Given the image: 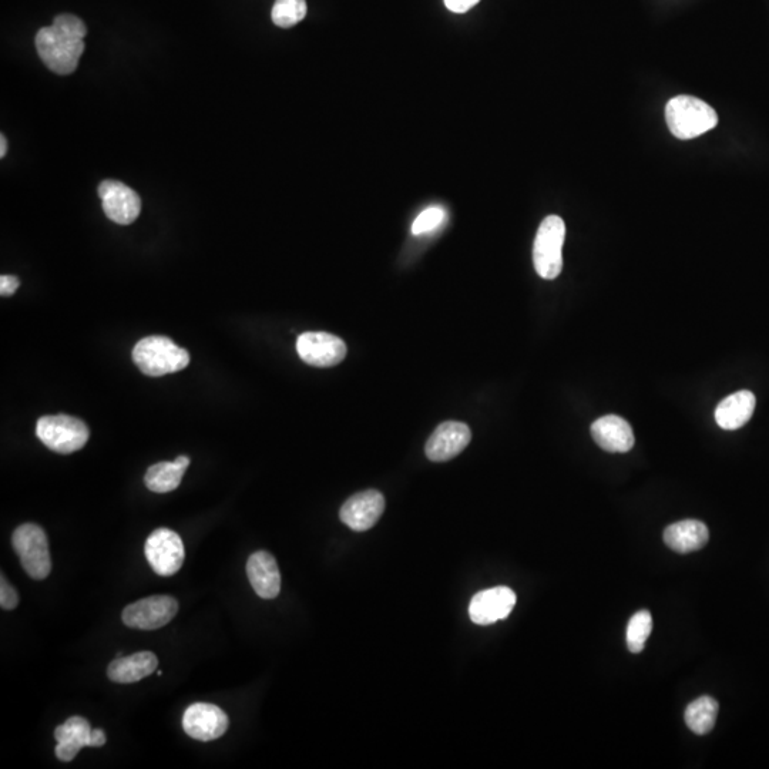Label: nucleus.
<instances>
[{"mask_svg":"<svg viewBox=\"0 0 769 769\" xmlns=\"http://www.w3.org/2000/svg\"><path fill=\"white\" fill-rule=\"evenodd\" d=\"M87 28L75 15L56 16L52 26L36 35V49L43 63L56 75H72L85 52Z\"/></svg>","mask_w":769,"mask_h":769,"instance_id":"obj_1","label":"nucleus"},{"mask_svg":"<svg viewBox=\"0 0 769 769\" xmlns=\"http://www.w3.org/2000/svg\"><path fill=\"white\" fill-rule=\"evenodd\" d=\"M666 120L670 132L681 140L695 139L713 130L718 116L710 104L693 96H677L667 103Z\"/></svg>","mask_w":769,"mask_h":769,"instance_id":"obj_2","label":"nucleus"},{"mask_svg":"<svg viewBox=\"0 0 769 769\" xmlns=\"http://www.w3.org/2000/svg\"><path fill=\"white\" fill-rule=\"evenodd\" d=\"M134 364L147 376H163L183 371L190 364L186 349L167 337L140 339L133 349Z\"/></svg>","mask_w":769,"mask_h":769,"instance_id":"obj_3","label":"nucleus"},{"mask_svg":"<svg viewBox=\"0 0 769 769\" xmlns=\"http://www.w3.org/2000/svg\"><path fill=\"white\" fill-rule=\"evenodd\" d=\"M566 224L559 216L544 218L537 230L533 245V263L537 274L544 280H554L563 270V245Z\"/></svg>","mask_w":769,"mask_h":769,"instance_id":"obj_4","label":"nucleus"},{"mask_svg":"<svg viewBox=\"0 0 769 769\" xmlns=\"http://www.w3.org/2000/svg\"><path fill=\"white\" fill-rule=\"evenodd\" d=\"M36 435L50 451L69 455L85 448L90 432L86 423L79 418L50 415L39 419Z\"/></svg>","mask_w":769,"mask_h":769,"instance_id":"obj_5","label":"nucleus"},{"mask_svg":"<svg viewBox=\"0 0 769 769\" xmlns=\"http://www.w3.org/2000/svg\"><path fill=\"white\" fill-rule=\"evenodd\" d=\"M12 543L28 576L33 580H45L52 572V557L45 530L35 523H25L13 533Z\"/></svg>","mask_w":769,"mask_h":769,"instance_id":"obj_6","label":"nucleus"},{"mask_svg":"<svg viewBox=\"0 0 769 769\" xmlns=\"http://www.w3.org/2000/svg\"><path fill=\"white\" fill-rule=\"evenodd\" d=\"M147 562L159 576L169 577L179 573L186 559L181 537L170 529L154 530L144 546Z\"/></svg>","mask_w":769,"mask_h":769,"instance_id":"obj_7","label":"nucleus"},{"mask_svg":"<svg viewBox=\"0 0 769 769\" xmlns=\"http://www.w3.org/2000/svg\"><path fill=\"white\" fill-rule=\"evenodd\" d=\"M179 613V601L171 596H151L129 604L123 610V623L130 629L159 630Z\"/></svg>","mask_w":769,"mask_h":769,"instance_id":"obj_8","label":"nucleus"},{"mask_svg":"<svg viewBox=\"0 0 769 769\" xmlns=\"http://www.w3.org/2000/svg\"><path fill=\"white\" fill-rule=\"evenodd\" d=\"M298 355L305 364L329 368L341 364L347 357V345L328 332H305L297 341Z\"/></svg>","mask_w":769,"mask_h":769,"instance_id":"obj_9","label":"nucleus"},{"mask_svg":"<svg viewBox=\"0 0 769 769\" xmlns=\"http://www.w3.org/2000/svg\"><path fill=\"white\" fill-rule=\"evenodd\" d=\"M104 214L113 223L129 226L140 216L141 200L139 194L126 184L116 180H104L99 186Z\"/></svg>","mask_w":769,"mask_h":769,"instance_id":"obj_10","label":"nucleus"},{"mask_svg":"<svg viewBox=\"0 0 769 769\" xmlns=\"http://www.w3.org/2000/svg\"><path fill=\"white\" fill-rule=\"evenodd\" d=\"M227 714L214 704L197 703L187 708L183 728L188 737L201 742L216 741L228 730Z\"/></svg>","mask_w":769,"mask_h":769,"instance_id":"obj_11","label":"nucleus"},{"mask_svg":"<svg viewBox=\"0 0 769 769\" xmlns=\"http://www.w3.org/2000/svg\"><path fill=\"white\" fill-rule=\"evenodd\" d=\"M385 512V498L379 490L369 489L349 498L341 507L342 523L354 532L372 529Z\"/></svg>","mask_w":769,"mask_h":769,"instance_id":"obj_12","label":"nucleus"},{"mask_svg":"<svg viewBox=\"0 0 769 769\" xmlns=\"http://www.w3.org/2000/svg\"><path fill=\"white\" fill-rule=\"evenodd\" d=\"M516 593L509 587L479 591L469 604V616L478 626H490L505 620L515 609Z\"/></svg>","mask_w":769,"mask_h":769,"instance_id":"obj_13","label":"nucleus"},{"mask_svg":"<svg viewBox=\"0 0 769 769\" xmlns=\"http://www.w3.org/2000/svg\"><path fill=\"white\" fill-rule=\"evenodd\" d=\"M470 439H472V432L466 423L443 422L426 442V456L432 462H448L465 451Z\"/></svg>","mask_w":769,"mask_h":769,"instance_id":"obj_14","label":"nucleus"},{"mask_svg":"<svg viewBox=\"0 0 769 769\" xmlns=\"http://www.w3.org/2000/svg\"><path fill=\"white\" fill-rule=\"evenodd\" d=\"M591 436L603 451L626 453L634 446V432L626 419L617 415H607L597 419L591 425Z\"/></svg>","mask_w":769,"mask_h":769,"instance_id":"obj_15","label":"nucleus"},{"mask_svg":"<svg viewBox=\"0 0 769 769\" xmlns=\"http://www.w3.org/2000/svg\"><path fill=\"white\" fill-rule=\"evenodd\" d=\"M247 576L255 593L261 599L271 600L280 594L281 573L277 560L271 553L257 552L251 554L247 562Z\"/></svg>","mask_w":769,"mask_h":769,"instance_id":"obj_16","label":"nucleus"},{"mask_svg":"<svg viewBox=\"0 0 769 769\" xmlns=\"http://www.w3.org/2000/svg\"><path fill=\"white\" fill-rule=\"evenodd\" d=\"M92 732L93 728L86 718L70 717L56 728V757L63 762L75 760L82 748L92 747Z\"/></svg>","mask_w":769,"mask_h":769,"instance_id":"obj_17","label":"nucleus"},{"mask_svg":"<svg viewBox=\"0 0 769 769\" xmlns=\"http://www.w3.org/2000/svg\"><path fill=\"white\" fill-rule=\"evenodd\" d=\"M757 399L750 391H738L727 396L715 409V421L724 431H737L754 415Z\"/></svg>","mask_w":769,"mask_h":769,"instance_id":"obj_18","label":"nucleus"},{"mask_svg":"<svg viewBox=\"0 0 769 769\" xmlns=\"http://www.w3.org/2000/svg\"><path fill=\"white\" fill-rule=\"evenodd\" d=\"M159 667L157 656L151 651H141L129 657L113 660L107 668V676L114 683L133 684L151 676Z\"/></svg>","mask_w":769,"mask_h":769,"instance_id":"obj_19","label":"nucleus"},{"mask_svg":"<svg viewBox=\"0 0 769 769\" xmlns=\"http://www.w3.org/2000/svg\"><path fill=\"white\" fill-rule=\"evenodd\" d=\"M710 539L708 527L698 520H683L664 530V542L674 552L687 554L703 549Z\"/></svg>","mask_w":769,"mask_h":769,"instance_id":"obj_20","label":"nucleus"},{"mask_svg":"<svg viewBox=\"0 0 769 769\" xmlns=\"http://www.w3.org/2000/svg\"><path fill=\"white\" fill-rule=\"evenodd\" d=\"M190 466V458L181 455L174 462H160L150 466L144 483L154 493H169L179 488L184 472Z\"/></svg>","mask_w":769,"mask_h":769,"instance_id":"obj_21","label":"nucleus"},{"mask_svg":"<svg viewBox=\"0 0 769 769\" xmlns=\"http://www.w3.org/2000/svg\"><path fill=\"white\" fill-rule=\"evenodd\" d=\"M718 703L714 698L704 695L688 705L685 710V724L697 735H705L713 730L717 723Z\"/></svg>","mask_w":769,"mask_h":769,"instance_id":"obj_22","label":"nucleus"},{"mask_svg":"<svg viewBox=\"0 0 769 769\" xmlns=\"http://www.w3.org/2000/svg\"><path fill=\"white\" fill-rule=\"evenodd\" d=\"M305 16H307L305 0H275L271 12L272 22L282 29L298 25Z\"/></svg>","mask_w":769,"mask_h":769,"instance_id":"obj_23","label":"nucleus"},{"mask_svg":"<svg viewBox=\"0 0 769 769\" xmlns=\"http://www.w3.org/2000/svg\"><path fill=\"white\" fill-rule=\"evenodd\" d=\"M651 630H653V617H651L650 611H638L631 617L629 627H627V647L631 653L638 654L643 651Z\"/></svg>","mask_w":769,"mask_h":769,"instance_id":"obj_24","label":"nucleus"},{"mask_svg":"<svg viewBox=\"0 0 769 769\" xmlns=\"http://www.w3.org/2000/svg\"><path fill=\"white\" fill-rule=\"evenodd\" d=\"M443 221H445V211L441 207L426 208L413 223L412 233L415 235L431 233L441 226Z\"/></svg>","mask_w":769,"mask_h":769,"instance_id":"obj_25","label":"nucleus"},{"mask_svg":"<svg viewBox=\"0 0 769 769\" xmlns=\"http://www.w3.org/2000/svg\"><path fill=\"white\" fill-rule=\"evenodd\" d=\"M19 594L15 587L10 586L6 577L2 574V582H0V606L3 610H13L18 607Z\"/></svg>","mask_w":769,"mask_h":769,"instance_id":"obj_26","label":"nucleus"},{"mask_svg":"<svg viewBox=\"0 0 769 769\" xmlns=\"http://www.w3.org/2000/svg\"><path fill=\"white\" fill-rule=\"evenodd\" d=\"M20 281L15 275H2L0 277V294L2 297H10L18 290Z\"/></svg>","mask_w":769,"mask_h":769,"instance_id":"obj_27","label":"nucleus"},{"mask_svg":"<svg viewBox=\"0 0 769 769\" xmlns=\"http://www.w3.org/2000/svg\"><path fill=\"white\" fill-rule=\"evenodd\" d=\"M480 0H445L446 8L455 13H465L478 5Z\"/></svg>","mask_w":769,"mask_h":769,"instance_id":"obj_28","label":"nucleus"},{"mask_svg":"<svg viewBox=\"0 0 769 769\" xmlns=\"http://www.w3.org/2000/svg\"><path fill=\"white\" fill-rule=\"evenodd\" d=\"M106 741V735H104L103 730H100V728L93 730L92 747H103V745L106 744Z\"/></svg>","mask_w":769,"mask_h":769,"instance_id":"obj_29","label":"nucleus"},{"mask_svg":"<svg viewBox=\"0 0 769 769\" xmlns=\"http://www.w3.org/2000/svg\"><path fill=\"white\" fill-rule=\"evenodd\" d=\"M6 150H8V141H6L5 136H0V157L6 156Z\"/></svg>","mask_w":769,"mask_h":769,"instance_id":"obj_30","label":"nucleus"}]
</instances>
